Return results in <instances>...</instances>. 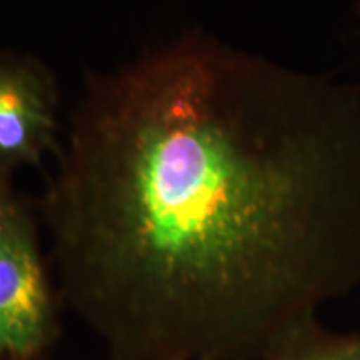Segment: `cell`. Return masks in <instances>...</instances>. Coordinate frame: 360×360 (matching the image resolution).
<instances>
[{
  "label": "cell",
  "mask_w": 360,
  "mask_h": 360,
  "mask_svg": "<svg viewBox=\"0 0 360 360\" xmlns=\"http://www.w3.org/2000/svg\"><path fill=\"white\" fill-rule=\"evenodd\" d=\"M39 210L0 184V359H51L62 334V300Z\"/></svg>",
  "instance_id": "obj_2"
},
{
  "label": "cell",
  "mask_w": 360,
  "mask_h": 360,
  "mask_svg": "<svg viewBox=\"0 0 360 360\" xmlns=\"http://www.w3.org/2000/svg\"><path fill=\"white\" fill-rule=\"evenodd\" d=\"M62 135L53 70L35 53L0 49V184L56 157Z\"/></svg>",
  "instance_id": "obj_3"
},
{
  "label": "cell",
  "mask_w": 360,
  "mask_h": 360,
  "mask_svg": "<svg viewBox=\"0 0 360 360\" xmlns=\"http://www.w3.org/2000/svg\"><path fill=\"white\" fill-rule=\"evenodd\" d=\"M264 360H360V330H332L319 319L297 330Z\"/></svg>",
  "instance_id": "obj_4"
},
{
  "label": "cell",
  "mask_w": 360,
  "mask_h": 360,
  "mask_svg": "<svg viewBox=\"0 0 360 360\" xmlns=\"http://www.w3.org/2000/svg\"><path fill=\"white\" fill-rule=\"evenodd\" d=\"M39 202L110 360H264L360 285V90L188 30L92 75Z\"/></svg>",
  "instance_id": "obj_1"
},
{
  "label": "cell",
  "mask_w": 360,
  "mask_h": 360,
  "mask_svg": "<svg viewBox=\"0 0 360 360\" xmlns=\"http://www.w3.org/2000/svg\"><path fill=\"white\" fill-rule=\"evenodd\" d=\"M0 360H8V359H0ZM40 360H51V359H40Z\"/></svg>",
  "instance_id": "obj_5"
}]
</instances>
